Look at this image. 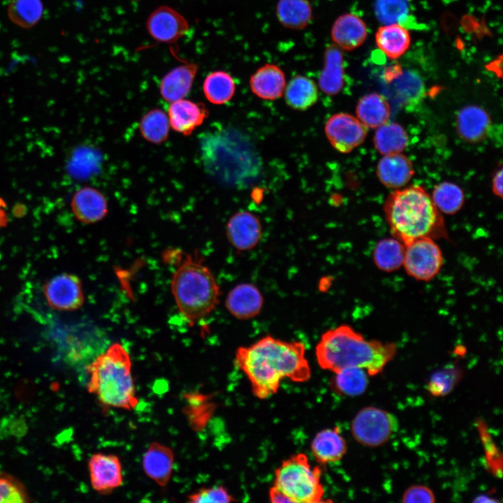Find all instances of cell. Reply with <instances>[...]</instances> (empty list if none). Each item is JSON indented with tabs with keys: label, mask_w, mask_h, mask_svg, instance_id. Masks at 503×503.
I'll return each instance as SVG.
<instances>
[{
	"label": "cell",
	"mask_w": 503,
	"mask_h": 503,
	"mask_svg": "<svg viewBox=\"0 0 503 503\" xmlns=\"http://www.w3.org/2000/svg\"><path fill=\"white\" fill-rule=\"evenodd\" d=\"M305 351L300 342L265 336L250 346L238 347L235 364L248 379L254 395L265 400L277 393L284 378L298 383L310 379Z\"/></svg>",
	"instance_id": "1"
},
{
	"label": "cell",
	"mask_w": 503,
	"mask_h": 503,
	"mask_svg": "<svg viewBox=\"0 0 503 503\" xmlns=\"http://www.w3.org/2000/svg\"><path fill=\"white\" fill-rule=\"evenodd\" d=\"M396 352L395 343L367 340L348 325L325 332L316 347L319 365L334 374L345 368L359 367L369 376L377 375Z\"/></svg>",
	"instance_id": "2"
},
{
	"label": "cell",
	"mask_w": 503,
	"mask_h": 503,
	"mask_svg": "<svg viewBox=\"0 0 503 503\" xmlns=\"http://www.w3.org/2000/svg\"><path fill=\"white\" fill-rule=\"evenodd\" d=\"M199 142L204 168L212 177L239 187L256 179L261 169L260 158L240 133L231 129L206 132Z\"/></svg>",
	"instance_id": "3"
},
{
	"label": "cell",
	"mask_w": 503,
	"mask_h": 503,
	"mask_svg": "<svg viewBox=\"0 0 503 503\" xmlns=\"http://www.w3.org/2000/svg\"><path fill=\"white\" fill-rule=\"evenodd\" d=\"M384 210L393 237L404 245L423 238L449 240L440 211L421 187L393 192Z\"/></svg>",
	"instance_id": "4"
},
{
	"label": "cell",
	"mask_w": 503,
	"mask_h": 503,
	"mask_svg": "<svg viewBox=\"0 0 503 503\" xmlns=\"http://www.w3.org/2000/svg\"><path fill=\"white\" fill-rule=\"evenodd\" d=\"M87 388L105 407L126 410L138 404L128 351L119 343L110 345L88 365Z\"/></svg>",
	"instance_id": "5"
},
{
	"label": "cell",
	"mask_w": 503,
	"mask_h": 503,
	"mask_svg": "<svg viewBox=\"0 0 503 503\" xmlns=\"http://www.w3.org/2000/svg\"><path fill=\"white\" fill-rule=\"evenodd\" d=\"M171 291L180 312L191 323L214 311L220 296L209 268L190 255L175 270Z\"/></svg>",
	"instance_id": "6"
},
{
	"label": "cell",
	"mask_w": 503,
	"mask_h": 503,
	"mask_svg": "<svg viewBox=\"0 0 503 503\" xmlns=\"http://www.w3.org/2000/svg\"><path fill=\"white\" fill-rule=\"evenodd\" d=\"M321 476L320 467H312L308 457L299 453L283 460L275 469L274 486L292 503H319L324 502Z\"/></svg>",
	"instance_id": "7"
},
{
	"label": "cell",
	"mask_w": 503,
	"mask_h": 503,
	"mask_svg": "<svg viewBox=\"0 0 503 503\" xmlns=\"http://www.w3.org/2000/svg\"><path fill=\"white\" fill-rule=\"evenodd\" d=\"M398 428V420L393 414L375 407L361 409L353 418L351 425L354 439L369 447L386 444Z\"/></svg>",
	"instance_id": "8"
},
{
	"label": "cell",
	"mask_w": 503,
	"mask_h": 503,
	"mask_svg": "<svg viewBox=\"0 0 503 503\" xmlns=\"http://www.w3.org/2000/svg\"><path fill=\"white\" fill-rule=\"evenodd\" d=\"M442 264V252L435 240L418 238L404 245L402 265L407 273L415 279H432L439 273Z\"/></svg>",
	"instance_id": "9"
},
{
	"label": "cell",
	"mask_w": 503,
	"mask_h": 503,
	"mask_svg": "<svg viewBox=\"0 0 503 503\" xmlns=\"http://www.w3.org/2000/svg\"><path fill=\"white\" fill-rule=\"evenodd\" d=\"M367 128L356 117L344 112L332 115L325 125L326 136L338 152L348 153L365 139Z\"/></svg>",
	"instance_id": "10"
},
{
	"label": "cell",
	"mask_w": 503,
	"mask_h": 503,
	"mask_svg": "<svg viewBox=\"0 0 503 503\" xmlns=\"http://www.w3.org/2000/svg\"><path fill=\"white\" fill-rule=\"evenodd\" d=\"M48 305L60 311H75L84 304L80 279L74 274L61 273L54 276L43 286Z\"/></svg>",
	"instance_id": "11"
},
{
	"label": "cell",
	"mask_w": 503,
	"mask_h": 503,
	"mask_svg": "<svg viewBox=\"0 0 503 503\" xmlns=\"http://www.w3.org/2000/svg\"><path fill=\"white\" fill-rule=\"evenodd\" d=\"M146 27L152 38L166 43L176 42L189 28L184 16L166 6L158 7L150 14L147 20Z\"/></svg>",
	"instance_id": "12"
},
{
	"label": "cell",
	"mask_w": 503,
	"mask_h": 503,
	"mask_svg": "<svg viewBox=\"0 0 503 503\" xmlns=\"http://www.w3.org/2000/svg\"><path fill=\"white\" fill-rule=\"evenodd\" d=\"M92 488L101 494H108L119 487L123 482L122 463L112 454H94L88 462Z\"/></svg>",
	"instance_id": "13"
},
{
	"label": "cell",
	"mask_w": 503,
	"mask_h": 503,
	"mask_svg": "<svg viewBox=\"0 0 503 503\" xmlns=\"http://www.w3.org/2000/svg\"><path fill=\"white\" fill-rule=\"evenodd\" d=\"M262 235L259 219L247 211L234 214L226 225V236L231 245L239 251H248L255 247Z\"/></svg>",
	"instance_id": "14"
},
{
	"label": "cell",
	"mask_w": 503,
	"mask_h": 503,
	"mask_svg": "<svg viewBox=\"0 0 503 503\" xmlns=\"http://www.w3.org/2000/svg\"><path fill=\"white\" fill-rule=\"evenodd\" d=\"M70 206L75 217L87 224L100 221L108 212L105 195L99 189L88 186L80 188L73 194Z\"/></svg>",
	"instance_id": "15"
},
{
	"label": "cell",
	"mask_w": 503,
	"mask_h": 503,
	"mask_svg": "<svg viewBox=\"0 0 503 503\" xmlns=\"http://www.w3.org/2000/svg\"><path fill=\"white\" fill-rule=\"evenodd\" d=\"M208 115L209 110L203 103L182 99L170 103L167 115L170 127L187 136L203 123Z\"/></svg>",
	"instance_id": "16"
},
{
	"label": "cell",
	"mask_w": 503,
	"mask_h": 503,
	"mask_svg": "<svg viewBox=\"0 0 503 503\" xmlns=\"http://www.w3.org/2000/svg\"><path fill=\"white\" fill-rule=\"evenodd\" d=\"M367 35L365 22L358 15L347 13L333 22L330 37L333 44L342 50H353L365 42Z\"/></svg>",
	"instance_id": "17"
},
{
	"label": "cell",
	"mask_w": 503,
	"mask_h": 503,
	"mask_svg": "<svg viewBox=\"0 0 503 503\" xmlns=\"http://www.w3.org/2000/svg\"><path fill=\"white\" fill-rule=\"evenodd\" d=\"M263 296L254 284L242 283L233 287L228 293L226 307L235 318L241 320L252 319L261 311Z\"/></svg>",
	"instance_id": "18"
},
{
	"label": "cell",
	"mask_w": 503,
	"mask_h": 503,
	"mask_svg": "<svg viewBox=\"0 0 503 503\" xmlns=\"http://www.w3.org/2000/svg\"><path fill=\"white\" fill-rule=\"evenodd\" d=\"M198 69L196 64L186 62L170 70L160 82L161 97L169 103L184 99L191 89Z\"/></svg>",
	"instance_id": "19"
},
{
	"label": "cell",
	"mask_w": 503,
	"mask_h": 503,
	"mask_svg": "<svg viewBox=\"0 0 503 503\" xmlns=\"http://www.w3.org/2000/svg\"><path fill=\"white\" fill-rule=\"evenodd\" d=\"M286 85L284 72L279 66L273 64L261 66L249 78L252 92L265 100H275L281 97Z\"/></svg>",
	"instance_id": "20"
},
{
	"label": "cell",
	"mask_w": 503,
	"mask_h": 503,
	"mask_svg": "<svg viewBox=\"0 0 503 503\" xmlns=\"http://www.w3.org/2000/svg\"><path fill=\"white\" fill-rule=\"evenodd\" d=\"M173 463L172 449L158 442L152 443L143 458V467L146 475L160 486H165L169 481Z\"/></svg>",
	"instance_id": "21"
},
{
	"label": "cell",
	"mask_w": 503,
	"mask_h": 503,
	"mask_svg": "<svg viewBox=\"0 0 503 503\" xmlns=\"http://www.w3.org/2000/svg\"><path fill=\"white\" fill-rule=\"evenodd\" d=\"M311 451L317 462L322 465L340 461L347 451L346 440L338 427L322 430L311 443Z\"/></svg>",
	"instance_id": "22"
},
{
	"label": "cell",
	"mask_w": 503,
	"mask_h": 503,
	"mask_svg": "<svg viewBox=\"0 0 503 503\" xmlns=\"http://www.w3.org/2000/svg\"><path fill=\"white\" fill-rule=\"evenodd\" d=\"M344 81L342 50L333 43L329 44L323 54V66L319 77V88L327 95H336L342 90Z\"/></svg>",
	"instance_id": "23"
},
{
	"label": "cell",
	"mask_w": 503,
	"mask_h": 503,
	"mask_svg": "<svg viewBox=\"0 0 503 503\" xmlns=\"http://www.w3.org/2000/svg\"><path fill=\"white\" fill-rule=\"evenodd\" d=\"M491 124L488 112L477 105H468L458 112L456 127L459 136L466 141L478 143L484 139Z\"/></svg>",
	"instance_id": "24"
},
{
	"label": "cell",
	"mask_w": 503,
	"mask_h": 503,
	"mask_svg": "<svg viewBox=\"0 0 503 503\" xmlns=\"http://www.w3.org/2000/svg\"><path fill=\"white\" fill-rule=\"evenodd\" d=\"M414 173L411 161L401 153L384 155L377 167L379 180L389 188H399L405 185Z\"/></svg>",
	"instance_id": "25"
},
{
	"label": "cell",
	"mask_w": 503,
	"mask_h": 503,
	"mask_svg": "<svg viewBox=\"0 0 503 503\" xmlns=\"http://www.w3.org/2000/svg\"><path fill=\"white\" fill-rule=\"evenodd\" d=\"M377 47L387 57L395 59L402 56L411 44L409 31L400 24H384L375 34Z\"/></svg>",
	"instance_id": "26"
},
{
	"label": "cell",
	"mask_w": 503,
	"mask_h": 503,
	"mask_svg": "<svg viewBox=\"0 0 503 503\" xmlns=\"http://www.w3.org/2000/svg\"><path fill=\"white\" fill-rule=\"evenodd\" d=\"M275 15L284 27L301 30L312 20L313 10L309 0H278Z\"/></svg>",
	"instance_id": "27"
},
{
	"label": "cell",
	"mask_w": 503,
	"mask_h": 503,
	"mask_svg": "<svg viewBox=\"0 0 503 503\" xmlns=\"http://www.w3.org/2000/svg\"><path fill=\"white\" fill-rule=\"evenodd\" d=\"M286 103L291 108L305 110L318 100V87L314 80L309 78L297 75L286 85L284 89Z\"/></svg>",
	"instance_id": "28"
},
{
	"label": "cell",
	"mask_w": 503,
	"mask_h": 503,
	"mask_svg": "<svg viewBox=\"0 0 503 503\" xmlns=\"http://www.w3.org/2000/svg\"><path fill=\"white\" fill-rule=\"evenodd\" d=\"M356 115L367 128L377 129L388 121L390 105L383 96L377 93L369 94L359 100Z\"/></svg>",
	"instance_id": "29"
},
{
	"label": "cell",
	"mask_w": 503,
	"mask_h": 503,
	"mask_svg": "<svg viewBox=\"0 0 503 503\" xmlns=\"http://www.w3.org/2000/svg\"><path fill=\"white\" fill-rule=\"evenodd\" d=\"M186 402L184 414L191 428L196 431L204 429L212 418L215 404L212 397L199 392H189L184 395Z\"/></svg>",
	"instance_id": "30"
},
{
	"label": "cell",
	"mask_w": 503,
	"mask_h": 503,
	"mask_svg": "<svg viewBox=\"0 0 503 503\" xmlns=\"http://www.w3.org/2000/svg\"><path fill=\"white\" fill-rule=\"evenodd\" d=\"M203 91L209 102L222 105L233 98L235 91V82L233 78L226 71H212L205 77Z\"/></svg>",
	"instance_id": "31"
},
{
	"label": "cell",
	"mask_w": 503,
	"mask_h": 503,
	"mask_svg": "<svg viewBox=\"0 0 503 503\" xmlns=\"http://www.w3.org/2000/svg\"><path fill=\"white\" fill-rule=\"evenodd\" d=\"M377 129L374 144L381 154L401 153L407 147L408 136L399 124L387 122Z\"/></svg>",
	"instance_id": "32"
},
{
	"label": "cell",
	"mask_w": 503,
	"mask_h": 503,
	"mask_svg": "<svg viewBox=\"0 0 503 503\" xmlns=\"http://www.w3.org/2000/svg\"><path fill=\"white\" fill-rule=\"evenodd\" d=\"M368 383V374L365 370L349 367L335 373L330 386L335 392L340 395L356 397L366 391Z\"/></svg>",
	"instance_id": "33"
},
{
	"label": "cell",
	"mask_w": 503,
	"mask_h": 503,
	"mask_svg": "<svg viewBox=\"0 0 503 503\" xmlns=\"http://www.w3.org/2000/svg\"><path fill=\"white\" fill-rule=\"evenodd\" d=\"M170 123L167 114L159 108L147 112L140 119L138 129L141 136L147 142L159 145L168 138Z\"/></svg>",
	"instance_id": "34"
},
{
	"label": "cell",
	"mask_w": 503,
	"mask_h": 503,
	"mask_svg": "<svg viewBox=\"0 0 503 503\" xmlns=\"http://www.w3.org/2000/svg\"><path fill=\"white\" fill-rule=\"evenodd\" d=\"M404 245L398 239L385 238L380 240L373 252L376 266L385 272H393L403 264Z\"/></svg>",
	"instance_id": "35"
},
{
	"label": "cell",
	"mask_w": 503,
	"mask_h": 503,
	"mask_svg": "<svg viewBox=\"0 0 503 503\" xmlns=\"http://www.w3.org/2000/svg\"><path fill=\"white\" fill-rule=\"evenodd\" d=\"M431 198L440 212L448 214L457 212L465 201L462 189L458 185L449 182L437 185L433 189Z\"/></svg>",
	"instance_id": "36"
},
{
	"label": "cell",
	"mask_w": 503,
	"mask_h": 503,
	"mask_svg": "<svg viewBox=\"0 0 503 503\" xmlns=\"http://www.w3.org/2000/svg\"><path fill=\"white\" fill-rule=\"evenodd\" d=\"M8 13L13 23L22 28H30L41 19L43 5L40 0H12Z\"/></svg>",
	"instance_id": "37"
},
{
	"label": "cell",
	"mask_w": 503,
	"mask_h": 503,
	"mask_svg": "<svg viewBox=\"0 0 503 503\" xmlns=\"http://www.w3.org/2000/svg\"><path fill=\"white\" fill-rule=\"evenodd\" d=\"M462 377V372L459 367L448 366L432 374L427 384V390L433 396H445L453 391Z\"/></svg>",
	"instance_id": "38"
},
{
	"label": "cell",
	"mask_w": 503,
	"mask_h": 503,
	"mask_svg": "<svg viewBox=\"0 0 503 503\" xmlns=\"http://www.w3.org/2000/svg\"><path fill=\"white\" fill-rule=\"evenodd\" d=\"M374 13L384 24H400L409 13L407 0H375Z\"/></svg>",
	"instance_id": "39"
},
{
	"label": "cell",
	"mask_w": 503,
	"mask_h": 503,
	"mask_svg": "<svg viewBox=\"0 0 503 503\" xmlns=\"http://www.w3.org/2000/svg\"><path fill=\"white\" fill-rule=\"evenodd\" d=\"M30 497L23 485L13 475L0 472V503L30 502Z\"/></svg>",
	"instance_id": "40"
},
{
	"label": "cell",
	"mask_w": 503,
	"mask_h": 503,
	"mask_svg": "<svg viewBox=\"0 0 503 503\" xmlns=\"http://www.w3.org/2000/svg\"><path fill=\"white\" fill-rule=\"evenodd\" d=\"M478 430L485 448L486 460L489 469L497 476L502 475V456L492 441L487 428L482 421L477 422Z\"/></svg>",
	"instance_id": "41"
},
{
	"label": "cell",
	"mask_w": 503,
	"mask_h": 503,
	"mask_svg": "<svg viewBox=\"0 0 503 503\" xmlns=\"http://www.w3.org/2000/svg\"><path fill=\"white\" fill-rule=\"evenodd\" d=\"M187 498L188 502L191 503H226L235 501L227 489L222 486L201 488L189 495Z\"/></svg>",
	"instance_id": "42"
},
{
	"label": "cell",
	"mask_w": 503,
	"mask_h": 503,
	"mask_svg": "<svg viewBox=\"0 0 503 503\" xmlns=\"http://www.w3.org/2000/svg\"><path fill=\"white\" fill-rule=\"evenodd\" d=\"M402 502L432 503L435 502L433 491L427 486L414 485L409 487L402 495Z\"/></svg>",
	"instance_id": "43"
},
{
	"label": "cell",
	"mask_w": 503,
	"mask_h": 503,
	"mask_svg": "<svg viewBox=\"0 0 503 503\" xmlns=\"http://www.w3.org/2000/svg\"><path fill=\"white\" fill-rule=\"evenodd\" d=\"M269 499L273 503H292L291 500L275 486L269 490Z\"/></svg>",
	"instance_id": "44"
},
{
	"label": "cell",
	"mask_w": 503,
	"mask_h": 503,
	"mask_svg": "<svg viewBox=\"0 0 503 503\" xmlns=\"http://www.w3.org/2000/svg\"><path fill=\"white\" fill-rule=\"evenodd\" d=\"M502 168H500L495 174L493 179V193L502 198Z\"/></svg>",
	"instance_id": "45"
},
{
	"label": "cell",
	"mask_w": 503,
	"mask_h": 503,
	"mask_svg": "<svg viewBox=\"0 0 503 503\" xmlns=\"http://www.w3.org/2000/svg\"><path fill=\"white\" fill-rule=\"evenodd\" d=\"M8 206L6 201L0 197V229L6 227L9 222Z\"/></svg>",
	"instance_id": "46"
}]
</instances>
